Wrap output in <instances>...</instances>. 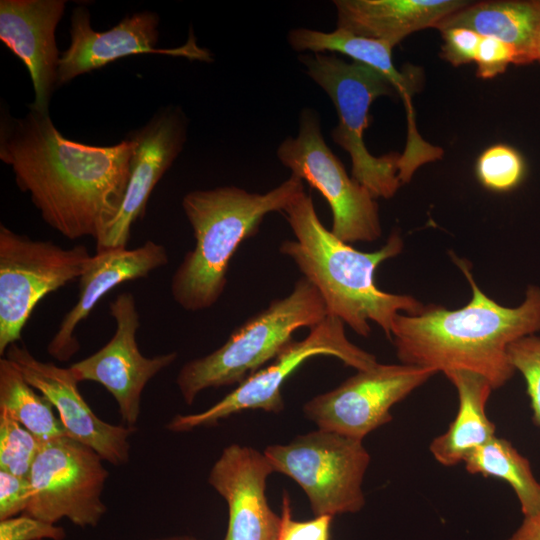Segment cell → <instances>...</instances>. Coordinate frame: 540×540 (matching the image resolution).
Masks as SVG:
<instances>
[{
	"label": "cell",
	"instance_id": "44dd1931",
	"mask_svg": "<svg viewBox=\"0 0 540 540\" xmlns=\"http://www.w3.org/2000/svg\"><path fill=\"white\" fill-rule=\"evenodd\" d=\"M454 27L470 29L481 37L498 39L515 49L517 65L530 64L536 61L540 0L471 3L443 19L435 28L441 31Z\"/></svg>",
	"mask_w": 540,
	"mask_h": 540
},
{
	"label": "cell",
	"instance_id": "7c38bea8",
	"mask_svg": "<svg viewBox=\"0 0 540 540\" xmlns=\"http://www.w3.org/2000/svg\"><path fill=\"white\" fill-rule=\"evenodd\" d=\"M436 373L431 368L402 363H377L308 400L303 413L319 429L363 440L392 421L391 408Z\"/></svg>",
	"mask_w": 540,
	"mask_h": 540
},
{
	"label": "cell",
	"instance_id": "e0dca14e",
	"mask_svg": "<svg viewBox=\"0 0 540 540\" xmlns=\"http://www.w3.org/2000/svg\"><path fill=\"white\" fill-rule=\"evenodd\" d=\"M274 468L264 453L239 444L225 447L208 482L228 506L223 540H278L281 516L269 506L265 490Z\"/></svg>",
	"mask_w": 540,
	"mask_h": 540
},
{
	"label": "cell",
	"instance_id": "3957f363",
	"mask_svg": "<svg viewBox=\"0 0 540 540\" xmlns=\"http://www.w3.org/2000/svg\"><path fill=\"white\" fill-rule=\"evenodd\" d=\"M295 235L280 244L281 254L289 257L303 277L320 293L327 313L339 318L355 333L368 337L370 322L391 338L399 313L419 314L424 304L411 295L382 291L375 282L380 264L399 255L403 240L393 231L378 250L362 252L341 241L324 227L306 193L283 210Z\"/></svg>",
	"mask_w": 540,
	"mask_h": 540
},
{
	"label": "cell",
	"instance_id": "1f68e13d",
	"mask_svg": "<svg viewBox=\"0 0 540 540\" xmlns=\"http://www.w3.org/2000/svg\"><path fill=\"white\" fill-rule=\"evenodd\" d=\"M443 38L440 56L453 66L475 61L481 36L462 27L448 28L440 31Z\"/></svg>",
	"mask_w": 540,
	"mask_h": 540
},
{
	"label": "cell",
	"instance_id": "cb8c5ba5",
	"mask_svg": "<svg viewBox=\"0 0 540 540\" xmlns=\"http://www.w3.org/2000/svg\"><path fill=\"white\" fill-rule=\"evenodd\" d=\"M470 474H480L505 481L513 489L524 516L540 507V482L530 461L505 438L493 437L464 460Z\"/></svg>",
	"mask_w": 540,
	"mask_h": 540
},
{
	"label": "cell",
	"instance_id": "4dcf8cb0",
	"mask_svg": "<svg viewBox=\"0 0 540 540\" xmlns=\"http://www.w3.org/2000/svg\"><path fill=\"white\" fill-rule=\"evenodd\" d=\"M474 62L477 76L490 79L505 72L510 64L517 65V53L512 46L498 39L482 37Z\"/></svg>",
	"mask_w": 540,
	"mask_h": 540
},
{
	"label": "cell",
	"instance_id": "9c48e42d",
	"mask_svg": "<svg viewBox=\"0 0 540 540\" xmlns=\"http://www.w3.org/2000/svg\"><path fill=\"white\" fill-rule=\"evenodd\" d=\"M318 355L336 357L357 371L370 369L378 363L373 354L347 338L345 324L339 318L328 314L305 338L292 340L271 364L250 375L220 401L200 413L176 415L166 428L171 432H188L216 425L245 410L278 413L284 409L281 389L285 380L307 359Z\"/></svg>",
	"mask_w": 540,
	"mask_h": 540
},
{
	"label": "cell",
	"instance_id": "8fae6325",
	"mask_svg": "<svg viewBox=\"0 0 540 540\" xmlns=\"http://www.w3.org/2000/svg\"><path fill=\"white\" fill-rule=\"evenodd\" d=\"M108 477L103 459L87 445L69 436L41 442L28 476L32 495L24 514L94 528L107 512L102 493Z\"/></svg>",
	"mask_w": 540,
	"mask_h": 540
},
{
	"label": "cell",
	"instance_id": "e575fe53",
	"mask_svg": "<svg viewBox=\"0 0 540 540\" xmlns=\"http://www.w3.org/2000/svg\"><path fill=\"white\" fill-rule=\"evenodd\" d=\"M149 540H202L188 535L168 536L162 538H153Z\"/></svg>",
	"mask_w": 540,
	"mask_h": 540
},
{
	"label": "cell",
	"instance_id": "ac0fdd59",
	"mask_svg": "<svg viewBox=\"0 0 540 540\" xmlns=\"http://www.w3.org/2000/svg\"><path fill=\"white\" fill-rule=\"evenodd\" d=\"M64 0H1L0 40L24 63L32 80L34 101L31 109L49 112L57 87L58 51L55 31Z\"/></svg>",
	"mask_w": 540,
	"mask_h": 540
},
{
	"label": "cell",
	"instance_id": "9a60e30c",
	"mask_svg": "<svg viewBox=\"0 0 540 540\" xmlns=\"http://www.w3.org/2000/svg\"><path fill=\"white\" fill-rule=\"evenodd\" d=\"M187 119L178 107L160 109L141 128L129 134L133 141L130 174L123 202L96 252L127 248L132 225L145 213L149 197L183 149Z\"/></svg>",
	"mask_w": 540,
	"mask_h": 540
},
{
	"label": "cell",
	"instance_id": "d6986e66",
	"mask_svg": "<svg viewBox=\"0 0 540 540\" xmlns=\"http://www.w3.org/2000/svg\"><path fill=\"white\" fill-rule=\"evenodd\" d=\"M167 263L166 248L150 240L134 249H109L92 255L79 278L78 299L48 344L49 355L62 362L69 360L80 348L75 337L77 326L106 293L126 281L145 278Z\"/></svg>",
	"mask_w": 540,
	"mask_h": 540
},
{
	"label": "cell",
	"instance_id": "83f0119b",
	"mask_svg": "<svg viewBox=\"0 0 540 540\" xmlns=\"http://www.w3.org/2000/svg\"><path fill=\"white\" fill-rule=\"evenodd\" d=\"M508 356L515 371L524 378L532 421L540 427V336L535 334L514 341L508 347Z\"/></svg>",
	"mask_w": 540,
	"mask_h": 540
},
{
	"label": "cell",
	"instance_id": "30bf717a",
	"mask_svg": "<svg viewBox=\"0 0 540 540\" xmlns=\"http://www.w3.org/2000/svg\"><path fill=\"white\" fill-rule=\"evenodd\" d=\"M276 154L292 175L305 180L327 201L332 212L330 231L337 238L348 244L379 239L382 228L376 198L348 175L331 151L316 111L302 110L297 136L284 139Z\"/></svg>",
	"mask_w": 540,
	"mask_h": 540
},
{
	"label": "cell",
	"instance_id": "603a6c76",
	"mask_svg": "<svg viewBox=\"0 0 540 540\" xmlns=\"http://www.w3.org/2000/svg\"><path fill=\"white\" fill-rule=\"evenodd\" d=\"M287 40L296 52H339L355 62L365 64L382 73L394 86L410 107V96L417 86L416 73L410 69L398 71L393 64V46L378 39L355 35L338 28L333 32H322L309 28H294Z\"/></svg>",
	"mask_w": 540,
	"mask_h": 540
},
{
	"label": "cell",
	"instance_id": "d590c367",
	"mask_svg": "<svg viewBox=\"0 0 540 540\" xmlns=\"http://www.w3.org/2000/svg\"><path fill=\"white\" fill-rule=\"evenodd\" d=\"M536 61L540 62V31H539L537 46H536Z\"/></svg>",
	"mask_w": 540,
	"mask_h": 540
},
{
	"label": "cell",
	"instance_id": "f1b7e54d",
	"mask_svg": "<svg viewBox=\"0 0 540 540\" xmlns=\"http://www.w3.org/2000/svg\"><path fill=\"white\" fill-rule=\"evenodd\" d=\"M281 526L278 540H329L333 516L320 515L307 521L292 517L290 498L287 491L282 495Z\"/></svg>",
	"mask_w": 540,
	"mask_h": 540
},
{
	"label": "cell",
	"instance_id": "7a4b0ae2",
	"mask_svg": "<svg viewBox=\"0 0 540 540\" xmlns=\"http://www.w3.org/2000/svg\"><path fill=\"white\" fill-rule=\"evenodd\" d=\"M451 257L471 287L469 302L455 310L429 304L416 315L399 313L390 340L402 364L442 373L469 371L501 388L516 372L510 344L540 332V287L529 285L519 306H502L480 289L469 262Z\"/></svg>",
	"mask_w": 540,
	"mask_h": 540
},
{
	"label": "cell",
	"instance_id": "d6a6232c",
	"mask_svg": "<svg viewBox=\"0 0 540 540\" xmlns=\"http://www.w3.org/2000/svg\"><path fill=\"white\" fill-rule=\"evenodd\" d=\"M32 495L28 477L0 470V521L25 513Z\"/></svg>",
	"mask_w": 540,
	"mask_h": 540
},
{
	"label": "cell",
	"instance_id": "8992f818",
	"mask_svg": "<svg viewBox=\"0 0 540 540\" xmlns=\"http://www.w3.org/2000/svg\"><path fill=\"white\" fill-rule=\"evenodd\" d=\"M309 77L319 85L334 104L339 123L332 130L333 141L350 156L351 175L375 198H391L401 181V155H372L364 143L369 125V109L375 99L392 96V83L379 71L359 62L348 63L335 55L315 53L299 56Z\"/></svg>",
	"mask_w": 540,
	"mask_h": 540
},
{
	"label": "cell",
	"instance_id": "5bb4252c",
	"mask_svg": "<svg viewBox=\"0 0 540 540\" xmlns=\"http://www.w3.org/2000/svg\"><path fill=\"white\" fill-rule=\"evenodd\" d=\"M158 25L156 13L143 11L123 18L107 31L98 32L91 26L87 7L77 6L71 16L70 45L59 60L57 87L134 54L185 56L201 61L211 59L208 51L198 47L193 37L182 47L157 48Z\"/></svg>",
	"mask_w": 540,
	"mask_h": 540
},
{
	"label": "cell",
	"instance_id": "52a82bcc",
	"mask_svg": "<svg viewBox=\"0 0 540 540\" xmlns=\"http://www.w3.org/2000/svg\"><path fill=\"white\" fill-rule=\"evenodd\" d=\"M274 468L305 492L314 516L359 512L370 455L362 440L319 429L263 452Z\"/></svg>",
	"mask_w": 540,
	"mask_h": 540
},
{
	"label": "cell",
	"instance_id": "6da1fadb",
	"mask_svg": "<svg viewBox=\"0 0 540 540\" xmlns=\"http://www.w3.org/2000/svg\"><path fill=\"white\" fill-rule=\"evenodd\" d=\"M133 141L95 146L65 138L49 112L1 117L0 159L42 219L65 238L106 233L123 202Z\"/></svg>",
	"mask_w": 540,
	"mask_h": 540
},
{
	"label": "cell",
	"instance_id": "f546056e",
	"mask_svg": "<svg viewBox=\"0 0 540 540\" xmlns=\"http://www.w3.org/2000/svg\"><path fill=\"white\" fill-rule=\"evenodd\" d=\"M62 527L23 514L0 521V540H63Z\"/></svg>",
	"mask_w": 540,
	"mask_h": 540
},
{
	"label": "cell",
	"instance_id": "7402d4cb",
	"mask_svg": "<svg viewBox=\"0 0 540 540\" xmlns=\"http://www.w3.org/2000/svg\"><path fill=\"white\" fill-rule=\"evenodd\" d=\"M458 394V411L447 430L433 439L430 452L437 462L450 467L464 462L475 449L496 436L486 405L493 390L483 376L463 370L444 373Z\"/></svg>",
	"mask_w": 540,
	"mask_h": 540
},
{
	"label": "cell",
	"instance_id": "484cf974",
	"mask_svg": "<svg viewBox=\"0 0 540 540\" xmlns=\"http://www.w3.org/2000/svg\"><path fill=\"white\" fill-rule=\"evenodd\" d=\"M475 172L480 184L494 192L517 188L525 178L526 164L521 153L506 144L485 149L476 161Z\"/></svg>",
	"mask_w": 540,
	"mask_h": 540
},
{
	"label": "cell",
	"instance_id": "ba28073f",
	"mask_svg": "<svg viewBox=\"0 0 540 540\" xmlns=\"http://www.w3.org/2000/svg\"><path fill=\"white\" fill-rule=\"evenodd\" d=\"M92 255L84 245L62 248L0 225V354L21 339L36 305L80 278Z\"/></svg>",
	"mask_w": 540,
	"mask_h": 540
},
{
	"label": "cell",
	"instance_id": "277c9868",
	"mask_svg": "<svg viewBox=\"0 0 540 540\" xmlns=\"http://www.w3.org/2000/svg\"><path fill=\"white\" fill-rule=\"evenodd\" d=\"M303 181L292 175L272 190L250 193L236 186L194 190L182 199L195 245L174 272L170 289L184 310L202 311L222 296L232 256L259 230L264 217L283 212L304 194Z\"/></svg>",
	"mask_w": 540,
	"mask_h": 540
},
{
	"label": "cell",
	"instance_id": "4fadbf2b",
	"mask_svg": "<svg viewBox=\"0 0 540 540\" xmlns=\"http://www.w3.org/2000/svg\"><path fill=\"white\" fill-rule=\"evenodd\" d=\"M109 307L116 325L112 338L69 368L78 382L101 384L117 402L124 425L135 428L145 386L177 359V352L153 357L142 355L136 341L140 317L131 292L118 294Z\"/></svg>",
	"mask_w": 540,
	"mask_h": 540
},
{
	"label": "cell",
	"instance_id": "5b68a950",
	"mask_svg": "<svg viewBox=\"0 0 540 540\" xmlns=\"http://www.w3.org/2000/svg\"><path fill=\"white\" fill-rule=\"evenodd\" d=\"M327 315L318 290L304 277L298 279L286 297L246 320L222 346L182 366L176 384L183 400L190 405L205 389L239 385L273 360L297 329H311Z\"/></svg>",
	"mask_w": 540,
	"mask_h": 540
},
{
	"label": "cell",
	"instance_id": "4316f807",
	"mask_svg": "<svg viewBox=\"0 0 540 540\" xmlns=\"http://www.w3.org/2000/svg\"><path fill=\"white\" fill-rule=\"evenodd\" d=\"M40 445L33 433L0 410V470L28 477Z\"/></svg>",
	"mask_w": 540,
	"mask_h": 540
},
{
	"label": "cell",
	"instance_id": "ffe728a7",
	"mask_svg": "<svg viewBox=\"0 0 540 540\" xmlns=\"http://www.w3.org/2000/svg\"><path fill=\"white\" fill-rule=\"evenodd\" d=\"M337 27L355 35L384 40L393 47L410 34L435 28L464 8V0H335Z\"/></svg>",
	"mask_w": 540,
	"mask_h": 540
},
{
	"label": "cell",
	"instance_id": "2e32d148",
	"mask_svg": "<svg viewBox=\"0 0 540 540\" xmlns=\"http://www.w3.org/2000/svg\"><path fill=\"white\" fill-rule=\"evenodd\" d=\"M5 354L25 380L58 411L69 437L92 448L114 466L129 462V437L136 428L110 424L97 417L82 397L79 382L69 367L42 362L17 343L10 345Z\"/></svg>",
	"mask_w": 540,
	"mask_h": 540
},
{
	"label": "cell",
	"instance_id": "d4e9b609",
	"mask_svg": "<svg viewBox=\"0 0 540 540\" xmlns=\"http://www.w3.org/2000/svg\"><path fill=\"white\" fill-rule=\"evenodd\" d=\"M41 393L38 394L8 358L0 359V410L7 412L40 442L50 441L67 432Z\"/></svg>",
	"mask_w": 540,
	"mask_h": 540
},
{
	"label": "cell",
	"instance_id": "836d02e7",
	"mask_svg": "<svg viewBox=\"0 0 540 540\" xmlns=\"http://www.w3.org/2000/svg\"><path fill=\"white\" fill-rule=\"evenodd\" d=\"M506 540H540V507L524 519L517 530Z\"/></svg>",
	"mask_w": 540,
	"mask_h": 540
}]
</instances>
